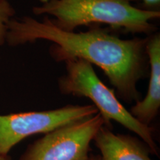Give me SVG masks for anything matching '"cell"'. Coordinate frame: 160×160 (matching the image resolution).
Listing matches in <instances>:
<instances>
[{
	"mask_svg": "<svg viewBox=\"0 0 160 160\" xmlns=\"http://www.w3.org/2000/svg\"><path fill=\"white\" fill-rule=\"evenodd\" d=\"M37 41L51 43L48 53L56 62L82 59L99 67L118 99L125 103L141 99L137 85L149 74L146 37L122 39L119 33L102 25L91 26L85 31H64L55 27L47 16L42 20L30 16L11 20L6 37L9 45Z\"/></svg>",
	"mask_w": 160,
	"mask_h": 160,
	"instance_id": "6da1fadb",
	"label": "cell"
},
{
	"mask_svg": "<svg viewBox=\"0 0 160 160\" xmlns=\"http://www.w3.org/2000/svg\"><path fill=\"white\" fill-rule=\"evenodd\" d=\"M137 0H41L32 12L47 16L55 27L73 32L82 26L105 25L119 33L145 34L157 31L153 22L160 11H150L133 4Z\"/></svg>",
	"mask_w": 160,
	"mask_h": 160,
	"instance_id": "7a4b0ae2",
	"label": "cell"
},
{
	"mask_svg": "<svg viewBox=\"0 0 160 160\" xmlns=\"http://www.w3.org/2000/svg\"><path fill=\"white\" fill-rule=\"evenodd\" d=\"M64 63L65 72L57 80L58 89L62 94L91 100L105 120V126L112 129L111 122H117L147 144L152 154L159 155L153 139L154 129L142 125L131 114L116 96L113 89L99 79L91 63L82 59H69Z\"/></svg>",
	"mask_w": 160,
	"mask_h": 160,
	"instance_id": "3957f363",
	"label": "cell"
},
{
	"mask_svg": "<svg viewBox=\"0 0 160 160\" xmlns=\"http://www.w3.org/2000/svg\"><path fill=\"white\" fill-rule=\"evenodd\" d=\"M99 113L92 105H67L53 110L0 115V157L30 136L45 133Z\"/></svg>",
	"mask_w": 160,
	"mask_h": 160,
	"instance_id": "277c9868",
	"label": "cell"
},
{
	"mask_svg": "<svg viewBox=\"0 0 160 160\" xmlns=\"http://www.w3.org/2000/svg\"><path fill=\"white\" fill-rule=\"evenodd\" d=\"M103 125L98 113L58 128L30 145L20 160H88L91 142Z\"/></svg>",
	"mask_w": 160,
	"mask_h": 160,
	"instance_id": "5b68a950",
	"label": "cell"
},
{
	"mask_svg": "<svg viewBox=\"0 0 160 160\" xmlns=\"http://www.w3.org/2000/svg\"><path fill=\"white\" fill-rule=\"evenodd\" d=\"M146 51L149 61V83L147 94L132 106L129 112L144 125L151 126L160 108V33L148 36Z\"/></svg>",
	"mask_w": 160,
	"mask_h": 160,
	"instance_id": "8992f818",
	"label": "cell"
},
{
	"mask_svg": "<svg viewBox=\"0 0 160 160\" xmlns=\"http://www.w3.org/2000/svg\"><path fill=\"white\" fill-rule=\"evenodd\" d=\"M101 160H152L149 147L141 139L128 134L114 133L103 125L93 138Z\"/></svg>",
	"mask_w": 160,
	"mask_h": 160,
	"instance_id": "52a82bcc",
	"label": "cell"
},
{
	"mask_svg": "<svg viewBox=\"0 0 160 160\" xmlns=\"http://www.w3.org/2000/svg\"><path fill=\"white\" fill-rule=\"evenodd\" d=\"M15 14L14 8L9 2H0V46L6 42L8 24Z\"/></svg>",
	"mask_w": 160,
	"mask_h": 160,
	"instance_id": "ba28073f",
	"label": "cell"
},
{
	"mask_svg": "<svg viewBox=\"0 0 160 160\" xmlns=\"http://www.w3.org/2000/svg\"><path fill=\"white\" fill-rule=\"evenodd\" d=\"M140 8L150 11H160V0H141Z\"/></svg>",
	"mask_w": 160,
	"mask_h": 160,
	"instance_id": "9c48e42d",
	"label": "cell"
},
{
	"mask_svg": "<svg viewBox=\"0 0 160 160\" xmlns=\"http://www.w3.org/2000/svg\"><path fill=\"white\" fill-rule=\"evenodd\" d=\"M88 160H101L99 155H90Z\"/></svg>",
	"mask_w": 160,
	"mask_h": 160,
	"instance_id": "30bf717a",
	"label": "cell"
},
{
	"mask_svg": "<svg viewBox=\"0 0 160 160\" xmlns=\"http://www.w3.org/2000/svg\"><path fill=\"white\" fill-rule=\"evenodd\" d=\"M0 160H11L9 156H4V157H0Z\"/></svg>",
	"mask_w": 160,
	"mask_h": 160,
	"instance_id": "8fae6325",
	"label": "cell"
},
{
	"mask_svg": "<svg viewBox=\"0 0 160 160\" xmlns=\"http://www.w3.org/2000/svg\"><path fill=\"white\" fill-rule=\"evenodd\" d=\"M0 2H9V0H0Z\"/></svg>",
	"mask_w": 160,
	"mask_h": 160,
	"instance_id": "7c38bea8",
	"label": "cell"
}]
</instances>
